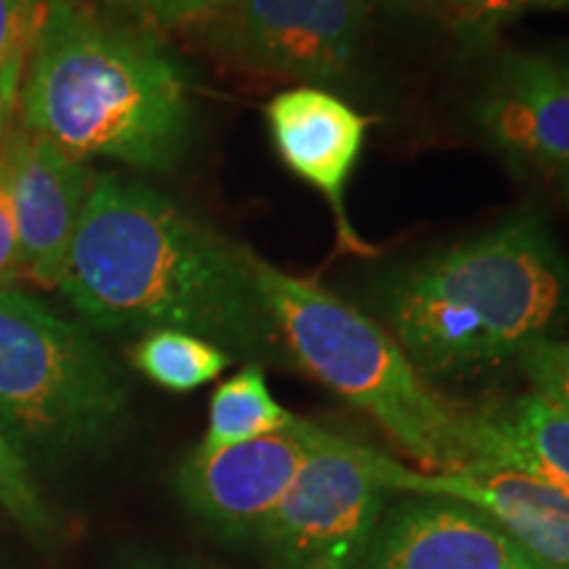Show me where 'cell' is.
Here are the masks:
<instances>
[{
    "instance_id": "52a82bcc",
    "label": "cell",
    "mask_w": 569,
    "mask_h": 569,
    "mask_svg": "<svg viewBox=\"0 0 569 569\" xmlns=\"http://www.w3.org/2000/svg\"><path fill=\"white\" fill-rule=\"evenodd\" d=\"M206 21L213 51L234 67L325 88L359 59L367 0H224Z\"/></svg>"
},
{
    "instance_id": "4fadbf2b",
    "label": "cell",
    "mask_w": 569,
    "mask_h": 569,
    "mask_svg": "<svg viewBox=\"0 0 569 569\" xmlns=\"http://www.w3.org/2000/svg\"><path fill=\"white\" fill-rule=\"evenodd\" d=\"M380 478L388 490L472 503L532 557L569 569V493L528 469L478 461L459 472H419L380 453Z\"/></svg>"
},
{
    "instance_id": "d6986e66",
    "label": "cell",
    "mask_w": 569,
    "mask_h": 569,
    "mask_svg": "<svg viewBox=\"0 0 569 569\" xmlns=\"http://www.w3.org/2000/svg\"><path fill=\"white\" fill-rule=\"evenodd\" d=\"M540 398L569 417V340L546 338L517 356Z\"/></svg>"
},
{
    "instance_id": "277c9868",
    "label": "cell",
    "mask_w": 569,
    "mask_h": 569,
    "mask_svg": "<svg viewBox=\"0 0 569 569\" xmlns=\"http://www.w3.org/2000/svg\"><path fill=\"white\" fill-rule=\"evenodd\" d=\"M253 272L282 351L306 375L372 417L425 472H459L482 461V415L440 398L386 327L259 253Z\"/></svg>"
},
{
    "instance_id": "7a4b0ae2",
    "label": "cell",
    "mask_w": 569,
    "mask_h": 569,
    "mask_svg": "<svg viewBox=\"0 0 569 569\" xmlns=\"http://www.w3.org/2000/svg\"><path fill=\"white\" fill-rule=\"evenodd\" d=\"M380 309L425 377L478 372L569 327V253L546 213L522 206L388 274Z\"/></svg>"
},
{
    "instance_id": "5b68a950",
    "label": "cell",
    "mask_w": 569,
    "mask_h": 569,
    "mask_svg": "<svg viewBox=\"0 0 569 569\" xmlns=\"http://www.w3.org/2000/svg\"><path fill=\"white\" fill-rule=\"evenodd\" d=\"M124 415V377L98 338L38 298L0 290V427L21 457L92 451Z\"/></svg>"
},
{
    "instance_id": "9c48e42d",
    "label": "cell",
    "mask_w": 569,
    "mask_h": 569,
    "mask_svg": "<svg viewBox=\"0 0 569 569\" xmlns=\"http://www.w3.org/2000/svg\"><path fill=\"white\" fill-rule=\"evenodd\" d=\"M475 124L503 161L557 184L569 206V82L557 59L507 56L478 96Z\"/></svg>"
},
{
    "instance_id": "7c38bea8",
    "label": "cell",
    "mask_w": 569,
    "mask_h": 569,
    "mask_svg": "<svg viewBox=\"0 0 569 569\" xmlns=\"http://www.w3.org/2000/svg\"><path fill=\"white\" fill-rule=\"evenodd\" d=\"M359 569H557L493 517L443 496H411L382 511Z\"/></svg>"
},
{
    "instance_id": "7402d4cb",
    "label": "cell",
    "mask_w": 569,
    "mask_h": 569,
    "mask_svg": "<svg viewBox=\"0 0 569 569\" xmlns=\"http://www.w3.org/2000/svg\"><path fill=\"white\" fill-rule=\"evenodd\" d=\"M21 272L17 213H13L11 184L6 169L0 167V290H11Z\"/></svg>"
},
{
    "instance_id": "ffe728a7",
    "label": "cell",
    "mask_w": 569,
    "mask_h": 569,
    "mask_svg": "<svg viewBox=\"0 0 569 569\" xmlns=\"http://www.w3.org/2000/svg\"><path fill=\"white\" fill-rule=\"evenodd\" d=\"M467 40H488L530 9H569V0H446Z\"/></svg>"
},
{
    "instance_id": "8fae6325",
    "label": "cell",
    "mask_w": 569,
    "mask_h": 569,
    "mask_svg": "<svg viewBox=\"0 0 569 569\" xmlns=\"http://www.w3.org/2000/svg\"><path fill=\"white\" fill-rule=\"evenodd\" d=\"M0 167L11 184L21 272L38 288H59L96 172L24 127L3 140Z\"/></svg>"
},
{
    "instance_id": "ac0fdd59",
    "label": "cell",
    "mask_w": 569,
    "mask_h": 569,
    "mask_svg": "<svg viewBox=\"0 0 569 569\" xmlns=\"http://www.w3.org/2000/svg\"><path fill=\"white\" fill-rule=\"evenodd\" d=\"M53 0H0V84L21 88Z\"/></svg>"
},
{
    "instance_id": "603a6c76",
    "label": "cell",
    "mask_w": 569,
    "mask_h": 569,
    "mask_svg": "<svg viewBox=\"0 0 569 569\" xmlns=\"http://www.w3.org/2000/svg\"><path fill=\"white\" fill-rule=\"evenodd\" d=\"M19 90L21 88H13V84H0V148H3V134L6 127H9V119L19 106Z\"/></svg>"
},
{
    "instance_id": "cb8c5ba5",
    "label": "cell",
    "mask_w": 569,
    "mask_h": 569,
    "mask_svg": "<svg viewBox=\"0 0 569 569\" xmlns=\"http://www.w3.org/2000/svg\"><path fill=\"white\" fill-rule=\"evenodd\" d=\"M559 69H561V74H565V80L569 82V59H561L559 61Z\"/></svg>"
},
{
    "instance_id": "30bf717a",
    "label": "cell",
    "mask_w": 569,
    "mask_h": 569,
    "mask_svg": "<svg viewBox=\"0 0 569 569\" xmlns=\"http://www.w3.org/2000/svg\"><path fill=\"white\" fill-rule=\"evenodd\" d=\"M264 117L280 161L330 206L340 251L372 256L375 248L348 217V182L365 151L369 117L315 84L277 92Z\"/></svg>"
},
{
    "instance_id": "8992f818",
    "label": "cell",
    "mask_w": 569,
    "mask_h": 569,
    "mask_svg": "<svg viewBox=\"0 0 569 569\" xmlns=\"http://www.w3.org/2000/svg\"><path fill=\"white\" fill-rule=\"evenodd\" d=\"M388 493L380 453L319 427L259 540L282 569H359Z\"/></svg>"
},
{
    "instance_id": "9a60e30c",
    "label": "cell",
    "mask_w": 569,
    "mask_h": 569,
    "mask_svg": "<svg viewBox=\"0 0 569 569\" xmlns=\"http://www.w3.org/2000/svg\"><path fill=\"white\" fill-rule=\"evenodd\" d=\"M298 417L274 401L259 365L240 369L211 396L203 448H222L288 430Z\"/></svg>"
},
{
    "instance_id": "d4e9b609",
    "label": "cell",
    "mask_w": 569,
    "mask_h": 569,
    "mask_svg": "<svg viewBox=\"0 0 569 569\" xmlns=\"http://www.w3.org/2000/svg\"><path fill=\"white\" fill-rule=\"evenodd\" d=\"M388 3H398V6H407V3H415V0H388Z\"/></svg>"
},
{
    "instance_id": "ba28073f",
    "label": "cell",
    "mask_w": 569,
    "mask_h": 569,
    "mask_svg": "<svg viewBox=\"0 0 569 569\" xmlns=\"http://www.w3.org/2000/svg\"><path fill=\"white\" fill-rule=\"evenodd\" d=\"M317 430V425L296 419L288 430L246 443L198 446L177 472L180 496L227 536L259 538L309 457Z\"/></svg>"
},
{
    "instance_id": "484cf974",
    "label": "cell",
    "mask_w": 569,
    "mask_h": 569,
    "mask_svg": "<svg viewBox=\"0 0 569 569\" xmlns=\"http://www.w3.org/2000/svg\"><path fill=\"white\" fill-rule=\"evenodd\" d=\"M134 569H156V567H134Z\"/></svg>"
},
{
    "instance_id": "5bb4252c",
    "label": "cell",
    "mask_w": 569,
    "mask_h": 569,
    "mask_svg": "<svg viewBox=\"0 0 569 569\" xmlns=\"http://www.w3.org/2000/svg\"><path fill=\"white\" fill-rule=\"evenodd\" d=\"M482 461L528 469L569 493V417L538 393L486 411Z\"/></svg>"
},
{
    "instance_id": "e0dca14e",
    "label": "cell",
    "mask_w": 569,
    "mask_h": 569,
    "mask_svg": "<svg viewBox=\"0 0 569 569\" xmlns=\"http://www.w3.org/2000/svg\"><path fill=\"white\" fill-rule=\"evenodd\" d=\"M0 519L17 528L38 543H46L53 532V519L34 486L30 465L11 443L0 427Z\"/></svg>"
},
{
    "instance_id": "3957f363",
    "label": "cell",
    "mask_w": 569,
    "mask_h": 569,
    "mask_svg": "<svg viewBox=\"0 0 569 569\" xmlns=\"http://www.w3.org/2000/svg\"><path fill=\"white\" fill-rule=\"evenodd\" d=\"M21 119L71 159L169 172L193 142V98L180 61L146 27L82 0H53L19 90Z\"/></svg>"
},
{
    "instance_id": "44dd1931",
    "label": "cell",
    "mask_w": 569,
    "mask_h": 569,
    "mask_svg": "<svg viewBox=\"0 0 569 569\" xmlns=\"http://www.w3.org/2000/svg\"><path fill=\"white\" fill-rule=\"evenodd\" d=\"M117 9L130 13L142 27H184L193 21L209 19L224 0H111Z\"/></svg>"
},
{
    "instance_id": "6da1fadb",
    "label": "cell",
    "mask_w": 569,
    "mask_h": 569,
    "mask_svg": "<svg viewBox=\"0 0 569 569\" xmlns=\"http://www.w3.org/2000/svg\"><path fill=\"white\" fill-rule=\"evenodd\" d=\"M59 288L109 336L184 330L227 353L282 351L251 248L119 174H96Z\"/></svg>"
},
{
    "instance_id": "2e32d148",
    "label": "cell",
    "mask_w": 569,
    "mask_h": 569,
    "mask_svg": "<svg viewBox=\"0 0 569 569\" xmlns=\"http://www.w3.org/2000/svg\"><path fill=\"white\" fill-rule=\"evenodd\" d=\"M132 361L156 386L188 393L217 380L230 367L232 356L193 332L153 330L146 332L134 346Z\"/></svg>"
}]
</instances>
